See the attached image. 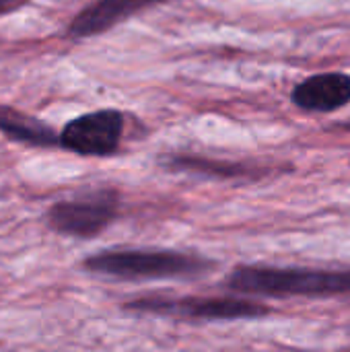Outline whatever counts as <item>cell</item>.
<instances>
[{
  "label": "cell",
  "mask_w": 350,
  "mask_h": 352,
  "mask_svg": "<svg viewBox=\"0 0 350 352\" xmlns=\"http://www.w3.org/2000/svg\"><path fill=\"white\" fill-rule=\"evenodd\" d=\"M171 167L177 169H190V171H202V173H210V175H219V177H235V175H243L248 173V169L243 165H235V163H217V161H206V159H198V157H175L169 161Z\"/></svg>",
  "instance_id": "9"
},
{
  "label": "cell",
  "mask_w": 350,
  "mask_h": 352,
  "mask_svg": "<svg viewBox=\"0 0 350 352\" xmlns=\"http://www.w3.org/2000/svg\"><path fill=\"white\" fill-rule=\"evenodd\" d=\"M124 134V116L118 109H97L70 120L60 132V146L83 157H109Z\"/></svg>",
  "instance_id": "5"
},
{
  "label": "cell",
  "mask_w": 350,
  "mask_h": 352,
  "mask_svg": "<svg viewBox=\"0 0 350 352\" xmlns=\"http://www.w3.org/2000/svg\"><path fill=\"white\" fill-rule=\"evenodd\" d=\"M126 309L169 316L182 320H204V322H233V320H256L268 316V305L233 299V297H144L134 299Z\"/></svg>",
  "instance_id": "3"
},
{
  "label": "cell",
  "mask_w": 350,
  "mask_h": 352,
  "mask_svg": "<svg viewBox=\"0 0 350 352\" xmlns=\"http://www.w3.org/2000/svg\"><path fill=\"white\" fill-rule=\"evenodd\" d=\"M225 287L260 297H336L350 295V268H297V266H237Z\"/></svg>",
  "instance_id": "1"
},
{
  "label": "cell",
  "mask_w": 350,
  "mask_h": 352,
  "mask_svg": "<svg viewBox=\"0 0 350 352\" xmlns=\"http://www.w3.org/2000/svg\"><path fill=\"white\" fill-rule=\"evenodd\" d=\"M169 0H97L91 6L83 8L70 23L68 33L72 37L85 39V37H93L99 33L109 31L111 27L124 23L126 19L157 6V4H165Z\"/></svg>",
  "instance_id": "7"
},
{
  "label": "cell",
  "mask_w": 350,
  "mask_h": 352,
  "mask_svg": "<svg viewBox=\"0 0 350 352\" xmlns=\"http://www.w3.org/2000/svg\"><path fill=\"white\" fill-rule=\"evenodd\" d=\"M118 208H120L118 192L99 188L56 202L47 210L45 221L50 229H54L60 235L91 239L113 223V219L118 217Z\"/></svg>",
  "instance_id": "4"
},
{
  "label": "cell",
  "mask_w": 350,
  "mask_h": 352,
  "mask_svg": "<svg viewBox=\"0 0 350 352\" xmlns=\"http://www.w3.org/2000/svg\"><path fill=\"white\" fill-rule=\"evenodd\" d=\"M87 272L126 278V280H165V278H194L206 274L212 268V262L184 254L175 250H105L97 252L83 262Z\"/></svg>",
  "instance_id": "2"
},
{
  "label": "cell",
  "mask_w": 350,
  "mask_h": 352,
  "mask_svg": "<svg viewBox=\"0 0 350 352\" xmlns=\"http://www.w3.org/2000/svg\"><path fill=\"white\" fill-rule=\"evenodd\" d=\"M23 4H25V0H0V16L8 14V12H14Z\"/></svg>",
  "instance_id": "10"
},
{
  "label": "cell",
  "mask_w": 350,
  "mask_h": 352,
  "mask_svg": "<svg viewBox=\"0 0 350 352\" xmlns=\"http://www.w3.org/2000/svg\"><path fill=\"white\" fill-rule=\"evenodd\" d=\"M293 103L299 109L314 113H332L350 103V74L320 72L301 80L293 93Z\"/></svg>",
  "instance_id": "6"
},
{
  "label": "cell",
  "mask_w": 350,
  "mask_h": 352,
  "mask_svg": "<svg viewBox=\"0 0 350 352\" xmlns=\"http://www.w3.org/2000/svg\"><path fill=\"white\" fill-rule=\"evenodd\" d=\"M0 132L29 146L50 148L60 144V134L50 124L33 116H27L19 109H12L8 105H0Z\"/></svg>",
  "instance_id": "8"
}]
</instances>
